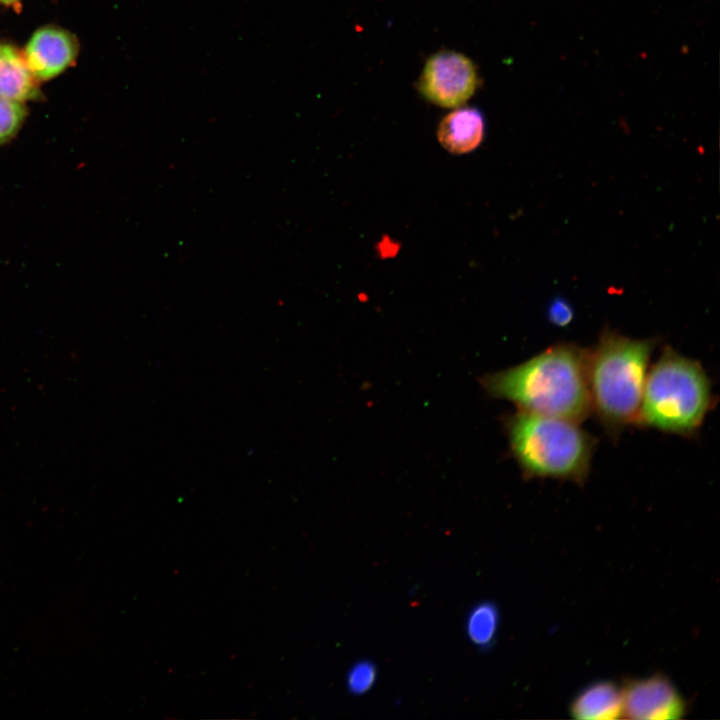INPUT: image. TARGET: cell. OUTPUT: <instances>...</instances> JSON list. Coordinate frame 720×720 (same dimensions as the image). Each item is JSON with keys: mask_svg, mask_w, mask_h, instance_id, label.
Here are the masks:
<instances>
[{"mask_svg": "<svg viewBox=\"0 0 720 720\" xmlns=\"http://www.w3.org/2000/svg\"><path fill=\"white\" fill-rule=\"evenodd\" d=\"M587 348L572 342L549 346L524 362L480 378L492 398L518 410L581 423L591 415Z\"/></svg>", "mask_w": 720, "mask_h": 720, "instance_id": "6da1fadb", "label": "cell"}, {"mask_svg": "<svg viewBox=\"0 0 720 720\" xmlns=\"http://www.w3.org/2000/svg\"><path fill=\"white\" fill-rule=\"evenodd\" d=\"M485 127V118L479 109L457 107L440 121L437 138L439 143L451 153H468L483 141Z\"/></svg>", "mask_w": 720, "mask_h": 720, "instance_id": "ba28073f", "label": "cell"}, {"mask_svg": "<svg viewBox=\"0 0 720 720\" xmlns=\"http://www.w3.org/2000/svg\"><path fill=\"white\" fill-rule=\"evenodd\" d=\"M569 712L574 719L579 720L623 718L622 690L608 680L590 683L572 700Z\"/></svg>", "mask_w": 720, "mask_h": 720, "instance_id": "9c48e42d", "label": "cell"}, {"mask_svg": "<svg viewBox=\"0 0 720 720\" xmlns=\"http://www.w3.org/2000/svg\"><path fill=\"white\" fill-rule=\"evenodd\" d=\"M716 403L702 364L665 345L649 367L636 426L695 438Z\"/></svg>", "mask_w": 720, "mask_h": 720, "instance_id": "277c9868", "label": "cell"}, {"mask_svg": "<svg viewBox=\"0 0 720 720\" xmlns=\"http://www.w3.org/2000/svg\"><path fill=\"white\" fill-rule=\"evenodd\" d=\"M16 1H18V0H0V2H1V3H4V4H11V3H14V2H16Z\"/></svg>", "mask_w": 720, "mask_h": 720, "instance_id": "9a60e30c", "label": "cell"}, {"mask_svg": "<svg viewBox=\"0 0 720 720\" xmlns=\"http://www.w3.org/2000/svg\"><path fill=\"white\" fill-rule=\"evenodd\" d=\"M26 108L22 102L0 96V144L10 140L22 126Z\"/></svg>", "mask_w": 720, "mask_h": 720, "instance_id": "7c38bea8", "label": "cell"}, {"mask_svg": "<svg viewBox=\"0 0 720 720\" xmlns=\"http://www.w3.org/2000/svg\"><path fill=\"white\" fill-rule=\"evenodd\" d=\"M660 339L631 338L605 327L587 348L591 414L611 440L636 426L650 360Z\"/></svg>", "mask_w": 720, "mask_h": 720, "instance_id": "7a4b0ae2", "label": "cell"}, {"mask_svg": "<svg viewBox=\"0 0 720 720\" xmlns=\"http://www.w3.org/2000/svg\"><path fill=\"white\" fill-rule=\"evenodd\" d=\"M500 625L498 606L492 601H481L469 611L465 630L469 640L480 649L490 648L496 641Z\"/></svg>", "mask_w": 720, "mask_h": 720, "instance_id": "8fae6325", "label": "cell"}, {"mask_svg": "<svg viewBox=\"0 0 720 720\" xmlns=\"http://www.w3.org/2000/svg\"><path fill=\"white\" fill-rule=\"evenodd\" d=\"M622 690L623 717L637 720L680 719L687 703L677 687L665 675L632 678Z\"/></svg>", "mask_w": 720, "mask_h": 720, "instance_id": "8992f818", "label": "cell"}, {"mask_svg": "<svg viewBox=\"0 0 720 720\" xmlns=\"http://www.w3.org/2000/svg\"><path fill=\"white\" fill-rule=\"evenodd\" d=\"M479 84L477 67L469 57L453 50H441L426 60L416 87L428 102L443 108H457L475 94Z\"/></svg>", "mask_w": 720, "mask_h": 720, "instance_id": "5b68a950", "label": "cell"}, {"mask_svg": "<svg viewBox=\"0 0 720 720\" xmlns=\"http://www.w3.org/2000/svg\"><path fill=\"white\" fill-rule=\"evenodd\" d=\"M546 317L552 325L564 328L573 321L574 309L566 298L556 296L547 306Z\"/></svg>", "mask_w": 720, "mask_h": 720, "instance_id": "5bb4252c", "label": "cell"}, {"mask_svg": "<svg viewBox=\"0 0 720 720\" xmlns=\"http://www.w3.org/2000/svg\"><path fill=\"white\" fill-rule=\"evenodd\" d=\"M376 678V665L369 660H359L347 673L346 687L353 695H363L374 686Z\"/></svg>", "mask_w": 720, "mask_h": 720, "instance_id": "4fadbf2b", "label": "cell"}, {"mask_svg": "<svg viewBox=\"0 0 720 720\" xmlns=\"http://www.w3.org/2000/svg\"><path fill=\"white\" fill-rule=\"evenodd\" d=\"M77 54L78 43L71 33L46 26L32 35L23 56L37 80H48L69 67Z\"/></svg>", "mask_w": 720, "mask_h": 720, "instance_id": "52a82bcc", "label": "cell"}, {"mask_svg": "<svg viewBox=\"0 0 720 720\" xmlns=\"http://www.w3.org/2000/svg\"><path fill=\"white\" fill-rule=\"evenodd\" d=\"M0 96L24 102L40 98L37 79L24 56L12 45L0 43Z\"/></svg>", "mask_w": 720, "mask_h": 720, "instance_id": "30bf717a", "label": "cell"}, {"mask_svg": "<svg viewBox=\"0 0 720 720\" xmlns=\"http://www.w3.org/2000/svg\"><path fill=\"white\" fill-rule=\"evenodd\" d=\"M503 426L511 455L525 480L585 483L598 439L580 423L517 410L503 417Z\"/></svg>", "mask_w": 720, "mask_h": 720, "instance_id": "3957f363", "label": "cell"}]
</instances>
